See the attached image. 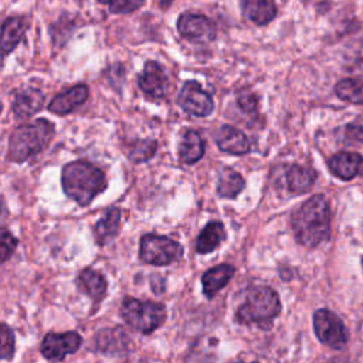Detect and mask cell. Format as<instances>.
<instances>
[{
	"mask_svg": "<svg viewBox=\"0 0 363 363\" xmlns=\"http://www.w3.org/2000/svg\"><path fill=\"white\" fill-rule=\"evenodd\" d=\"M138 84L145 94L153 98H162L167 91L169 79L157 62L147 61L138 77Z\"/></svg>",
	"mask_w": 363,
	"mask_h": 363,
	"instance_id": "8fae6325",
	"label": "cell"
},
{
	"mask_svg": "<svg viewBox=\"0 0 363 363\" xmlns=\"http://www.w3.org/2000/svg\"><path fill=\"white\" fill-rule=\"evenodd\" d=\"M225 238L224 225L218 221L208 223L196 240V251L199 254H207L214 251Z\"/></svg>",
	"mask_w": 363,
	"mask_h": 363,
	"instance_id": "d6986e66",
	"label": "cell"
},
{
	"mask_svg": "<svg viewBox=\"0 0 363 363\" xmlns=\"http://www.w3.org/2000/svg\"><path fill=\"white\" fill-rule=\"evenodd\" d=\"M88 98V88L82 84L69 88L65 92L58 94L48 104V111L57 115H65L74 111L77 106L82 105Z\"/></svg>",
	"mask_w": 363,
	"mask_h": 363,
	"instance_id": "5bb4252c",
	"label": "cell"
},
{
	"mask_svg": "<svg viewBox=\"0 0 363 363\" xmlns=\"http://www.w3.org/2000/svg\"><path fill=\"white\" fill-rule=\"evenodd\" d=\"M52 135L54 126L45 119L18 126L10 136L9 159L17 163L30 159L47 147Z\"/></svg>",
	"mask_w": 363,
	"mask_h": 363,
	"instance_id": "277c9868",
	"label": "cell"
},
{
	"mask_svg": "<svg viewBox=\"0 0 363 363\" xmlns=\"http://www.w3.org/2000/svg\"><path fill=\"white\" fill-rule=\"evenodd\" d=\"M279 312L278 294L269 286H255L237 309L235 319L241 325H259L267 329Z\"/></svg>",
	"mask_w": 363,
	"mask_h": 363,
	"instance_id": "3957f363",
	"label": "cell"
},
{
	"mask_svg": "<svg viewBox=\"0 0 363 363\" xmlns=\"http://www.w3.org/2000/svg\"><path fill=\"white\" fill-rule=\"evenodd\" d=\"M237 102L240 105V108L244 111V112H252L257 106V99L252 94H244V95H240L237 98Z\"/></svg>",
	"mask_w": 363,
	"mask_h": 363,
	"instance_id": "4dcf8cb0",
	"label": "cell"
},
{
	"mask_svg": "<svg viewBox=\"0 0 363 363\" xmlns=\"http://www.w3.org/2000/svg\"><path fill=\"white\" fill-rule=\"evenodd\" d=\"M177 102L187 113L194 116H207L214 109L211 96L196 81H187L183 85Z\"/></svg>",
	"mask_w": 363,
	"mask_h": 363,
	"instance_id": "ba28073f",
	"label": "cell"
},
{
	"mask_svg": "<svg viewBox=\"0 0 363 363\" xmlns=\"http://www.w3.org/2000/svg\"><path fill=\"white\" fill-rule=\"evenodd\" d=\"M233 274H234V267L230 264H220L217 267L210 268L201 277L204 295L208 299H211L220 289H223L227 285V282L231 279Z\"/></svg>",
	"mask_w": 363,
	"mask_h": 363,
	"instance_id": "2e32d148",
	"label": "cell"
},
{
	"mask_svg": "<svg viewBox=\"0 0 363 363\" xmlns=\"http://www.w3.org/2000/svg\"><path fill=\"white\" fill-rule=\"evenodd\" d=\"M315 177L316 173L312 169L299 164H292L286 172V184L291 193L302 194L312 187Z\"/></svg>",
	"mask_w": 363,
	"mask_h": 363,
	"instance_id": "ffe728a7",
	"label": "cell"
},
{
	"mask_svg": "<svg viewBox=\"0 0 363 363\" xmlns=\"http://www.w3.org/2000/svg\"><path fill=\"white\" fill-rule=\"evenodd\" d=\"M157 149V145L155 140L152 139H142V140H135L130 147H129V159L135 163H140V162H146L147 159H150L155 152Z\"/></svg>",
	"mask_w": 363,
	"mask_h": 363,
	"instance_id": "484cf974",
	"label": "cell"
},
{
	"mask_svg": "<svg viewBox=\"0 0 363 363\" xmlns=\"http://www.w3.org/2000/svg\"><path fill=\"white\" fill-rule=\"evenodd\" d=\"M183 255V247L167 237L146 234L140 240L139 257L145 264L169 265L176 262Z\"/></svg>",
	"mask_w": 363,
	"mask_h": 363,
	"instance_id": "8992f818",
	"label": "cell"
},
{
	"mask_svg": "<svg viewBox=\"0 0 363 363\" xmlns=\"http://www.w3.org/2000/svg\"><path fill=\"white\" fill-rule=\"evenodd\" d=\"M81 336L77 332L48 333L41 343V353L47 360H62L81 346Z\"/></svg>",
	"mask_w": 363,
	"mask_h": 363,
	"instance_id": "9c48e42d",
	"label": "cell"
},
{
	"mask_svg": "<svg viewBox=\"0 0 363 363\" xmlns=\"http://www.w3.org/2000/svg\"><path fill=\"white\" fill-rule=\"evenodd\" d=\"M179 33L193 41H213L217 35L214 23L201 14L184 13L177 20Z\"/></svg>",
	"mask_w": 363,
	"mask_h": 363,
	"instance_id": "30bf717a",
	"label": "cell"
},
{
	"mask_svg": "<svg viewBox=\"0 0 363 363\" xmlns=\"http://www.w3.org/2000/svg\"><path fill=\"white\" fill-rule=\"evenodd\" d=\"M244 16L255 24L264 26L277 16L274 0H240Z\"/></svg>",
	"mask_w": 363,
	"mask_h": 363,
	"instance_id": "e0dca14e",
	"label": "cell"
},
{
	"mask_svg": "<svg viewBox=\"0 0 363 363\" xmlns=\"http://www.w3.org/2000/svg\"><path fill=\"white\" fill-rule=\"evenodd\" d=\"M17 245V240L11 235V233H9L6 228H3L1 231V240H0V257H1V262H6L9 259V257L14 252Z\"/></svg>",
	"mask_w": 363,
	"mask_h": 363,
	"instance_id": "f1b7e54d",
	"label": "cell"
},
{
	"mask_svg": "<svg viewBox=\"0 0 363 363\" xmlns=\"http://www.w3.org/2000/svg\"><path fill=\"white\" fill-rule=\"evenodd\" d=\"M179 153L180 160L186 164L196 163L197 160H200L204 155V142L201 136L196 130H186L182 138Z\"/></svg>",
	"mask_w": 363,
	"mask_h": 363,
	"instance_id": "603a6c76",
	"label": "cell"
},
{
	"mask_svg": "<svg viewBox=\"0 0 363 363\" xmlns=\"http://www.w3.org/2000/svg\"><path fill=\"white\" fill-rule=\"evenodd\" d=\"M123 320L140 333H150L157 329L166 319L163 305L152 301H139L135 298H125L121 306Z\"/></svg>",
	"mask_w": 363,
	"mask_h": 363,
	"instance_id": "5b68a950",
	"label": "cell"
},
{
	"mask_svg": "<svg viewBox=\"0 0 363 363\" xmlns=\"http://www.w3.org/2000/svg\"><path fill=\"white\" fill-rule=\"evenodd\" d=\"M61 182L65 194L79 206H88L106 187V179L102 170L82 160L65 164Z\"/></svg>",
	"mask_w": 363,
	"mask_h": 363,
	"instance_id": "7a4b0ae2",
	"label": "cell"
},
{
	"mask_svg": "<svg viewBox=\"0 0 363 363\" xmlns=\"http://www.w3.org/2000/svg\"><path fill=\"white\" fill-rule=\"evenodd\" d=\"M216 143L221 150L233 155H245L251 149L247 136L230 125H224L217 130Z\"/></svg>",
	"mask_w": 363,
	"mask_h": 363,
	"instance_id": "4fadbf2b",
	"label": "cell"
},
{
	"mask_svg": "<svg viewBox=\"0 0 363 363\" xmlns=\"http://www.w3.org/2000/svg\"><path fill=\"white\" fill-rule=\"evenodd\" d=\"M44 104V95L40 89L26 88L16 94L13 99V112L17 118H28L41 109Z\"/></svg>",
	"mask_w": 363,
	"mask_h": 363,
	"instance_id": "9a60e30c",
	"label": "cell"
},
{
	"mask_svg": "<svg viewBox=\"0 0 363 363\" xmlns=\"http://www.w3.org/2000/svg\"><path fill=\"white\" fill-rule=\"evenodd\" d=\"M0 339H1V346H0L1 359L3 360H10L14 354V333L6 323L1 325Z\"/></svg>",
	"mask_w": 363,
	"mask_h": 363,
	"instance_id": "83f0119b",
	"label": "cell"
},
{
	"mask_svg": "<svg viewBox=\"0 0 363 363\" xmlns=\"http://www.w3.org/2000/svg\"><path fill=\"white\" fill-rule=\"evenodd\" d=\"M78 288L92 301H101L106 294V279L95 269H84L78 275Z\"/></svg>",
	"mask_w": 363,
	"mask_h": 363,
	"instance_id": "ac0fdd59",
	"label": "cell"
},
{
	"mask_svg": "<svg viewBox=\"0 0 363 363\" xmlns=\"http://www.w3.org/2000/svg\"><path fill=\"white\" fill-rule=\"evenodd\" d=\"M27 30V23L21 17H9L3 23L1 50L4 54L11 52L23 38Z\"/></svg>",
	"mask_w": 363,
	"mask_h": 363,
	"instance_id": "44dd1931",
	"label": "cell"
},
{
	"mask_svg": "<svg viewBox=\"0 0 363 363\" xmlns=\"http://www.w3.org/2000/svg\"><path fill=\"white\" fill-rule=\"evenodd\" d=\"M292 230L296 241L308 248H313L329 238L330 211L322 194L312 196L294 213Z\"/></svg>",
	"mask_w": 363,
	"mask_h": 363,
	"instance_id": "6da1fadb",
	"label": "cell"
},
{
	"mask_svg": "<svg viewBox=\"0 0 363 363\" xmlns=\"http://www.w3.org/2000/svg\"><path fill=\"white\" fill-rule=\"evenodd\" d=\"M336 95L352 104H363V82L352 78H345L339 81L335 86Z\"/></svg>",
	"mask_w": 363,
	"mask_h": 363,
	"instance_id": "d4e9b609",
	"label": "cell"
},
{
	"mask_svg": "<svg viewBox=\"0 0 363 363\" xmlns=\"http://www.w3.org/2000/svg\"><path fill=\"white\" fill-rule=\"evenodd\" d=\"M330 172L342 180L363 174V157L353 152H340L329 159Z\"/></svg>",
	"mask_w": 363,
	"mask_h": 363,
	"instance_id": "7c38bea8",
	"label": "cell"
},
{
	"mask_svg": "<svg viewBox=\"0 0 363 363\" xmlns=\"http://www.w3.org/2000/svg\"><path fill=\"white\" fill-rule=\"evenodd\" d=\"M98 1L108 4L111 13H115V14L132 13L145 3V0H98Z\"/></svg>",
	"mask_w": 363,
	"mask_h": 363,
	"instance_id": "4316f807",
	"label": "cell"
},
{
	"mask_svg": "<svg viewBox=\"0 0 363 363\" xmlns=\"http://www.w3.org/2000/svg\"><path fill=\"white\" fill-rule=\"evenodd\" d=\"M313 329L318 339L332 349H342L347 343V332L342 319L328 309H318L313 313Z\"/></svg>",
	"mask_w": 363,
	"mask_h": 363,
	"instance_id": "52a82bcc",
	"label": "cell"
},
{
	"mask_svg": "<svg viewBox=\"0 0 363 363\" xmlns=\"http://www.w3.org/2000/svg\"><path fill=\"white\" fill-rule=\"evenodd\" d=\"M172 1H173V0H162V1H160V4H162V7H167Z\"/></svg>",
	"mask_w": 363,
	"mask_h": 363,
	"instance_id": "1f68e13d",
	"label": "cell"
},
{
	"mask_svg": "<svg viewBox=\"0 0 363 363\" xmlns=\"http://www.w3.org/2000/svg\"><path fill=\"white\" fill-rule=\"evenodd\" d=\"M244 189V179L233 169H224L220 173L217 183V193L225 199H234Z\"/></svg>",
	"mask_w": 363,
	"mask_h": 363,
	"instance_id": "cb8c5ba5",
	"label": "cell"
},
{
	"mask_svg": "<svg viewBox=\"0 0 363 363\" xmlns=\"http://www.w3.org/2000/svg\"><path fill=\"white\" fill-rule=\"evenodd\" d=\"M343 135L347 140L363 143V126L360 125H347L343 130Z\"/></svg>",
	"mask_w": 363,
	"mask_h": 363,
	"instance_id": "f546056e",
	"label": "cell"
},
{
	"mask_svg": "<svg viewBox=\"0 0 363 363\" xmlns=\"http://www.w3.org/2000/svg\"><path fill=\"white\" fill-rule=\"evenodd\" d=\"M119 223H121V210L116 207L109 208L95 225V238L98 244L105 245L109 241H112L119 231Z\"/></svg>",
	"mask_w": 363,
	"mask_h": 363,
	"instance_id": "7402d4cb",
	"label": "cell"
}]
</instances>
